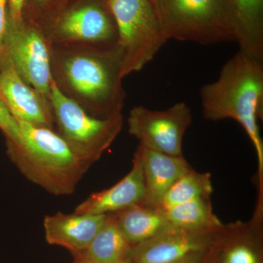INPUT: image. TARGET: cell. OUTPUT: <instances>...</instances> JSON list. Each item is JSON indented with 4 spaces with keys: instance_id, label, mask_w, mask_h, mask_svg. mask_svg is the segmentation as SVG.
Instances as JSON below:
<instances>
[{
    "instance_id": "obj_1",
    "label": "cell",
    "mask_w": 263,
    "mask_h": 263,
    "mask_svg": "<svg viewBox=\"0 0 263 263\" xmlns=\"http://www.w3.org/2000/svg\"><path fill=\"white\" fill-rule=\"evenodd\" d=\"M122 48L58 46L51 43L52 79L57 89L89 115H122Z\"/></svg>"
},
{
    "instance_id": "obj_2",
    "label": "cell",
    "mask_w": 263,
    "mask_h": 263,
    "mask_svg": "<svg viewBox=\"0 0 263 263\" xmlns=\"http://www.w3.org/2000/svg\"><path fill=\"white\" fill-rule=\"evenodd\" d=\"M200 96L204 119H233L252 141L258 162V205H262L263 142L258 120L263 112V62L239 50L223 65L216 81L202 86Z\"/></svg>"
},
{
    "instance_id": "obj_3",
    "label": "cell",
    "mask_w": 263,
    "mask_h": 263,
    "mask_svg": "<svg viewBox=\"0 0 263 263\" xmlns=\"http://www.w3.org/2000/svg\"><path fill=\"white\" fill-rule=\"evenodd\" d=\"M21 141H6L10 160L26 179L56 196L72 195L91 164L54 129L18 122Z\"/></svg>"
},
{
    "instance_id": "obj_4",
    "label": "cell",
    "mask_w": 263,
    "mask_h": 263,
    "mask_svg": "<svg viewBox=\"0 0 263 263\" xmlns=\"http://www.w3.org/2000/svg\"><path fill=\"white\" fill-rule=\"evenodd\" d=\"M167 41L200 45L236 43L230 0H152Z\"/></svg>"
},
{
    "instance_id": "obj_5",
    "label": "cell",
    "mask_w": 263,
    "mask_h": 263,
    "mask_svg": "<svg viewBox=\"0 0 263 263\" xmlns=\"http://www.w3.org/2000/svg\"><path fill=\"white\" fill-rule=\"evenodd\" d=\"M122 48V76L139 72L167 42L152 0H108Z\"/></svg>"
},
{
    "instance_id": "obj_6",
    "label": "cell",
    "mask_w": 263,
    "mask_h": 263,
    "mask_svg": "<svg viewBox=\"0 0 263 263\" xmlns=\"http://www.w3.org/2000/svg\"><path fill=\"white\" fill-rule=\"evenodd\" d=\"M49 101L55 130L91 164L101 158L122 130L123 115L109 119L92 117L62 94L53 81Z\"/></svg>"
},
{
    "instance_id": "obj_7",
    "label": "cell",
    "mask_w": 263,
    "mask_h": 263,
    "mask_svg": "<svg viewBox=\"0 0 263 263\" xmlns=\"http://www.w3.org/2000/svg\"><path fill=\"white\" fill-rule=\"evenodd\" d=\"M46 34L52 44L110 48L118 46L117 23L108 0H72Z\"/></svg>"
},
{
    "instance_id": "obj_8",
    "label": "cell",
    "mask_w": 263,
    "mask_h": 263,
    "mask_svg": "<svg viewBox=\"0 0 263 263\" xmlns=\"http://www.w3.org/2000/svg\"><path fill=\"white\" fill-rule=\"evenodd\" d=\"M0 57L8 59L27 84L49 100L53 79L51 73V42L46 33L22 21H9L4 50Z\"/></svg>"
},
{
    "instance_id": "obj_9",
    "label": "cell",
    "mask_w": 263,
    "mask_h": 263,
    "mask_svg": "<svg viewBox=\"0 0 263 263\" xmlns=\"http://www.w3.org/2000/svg\"><path fill=\"white\" fill-rule=\"evenodd\" d=\"M192 122L191 109L184 102L164 110L138 105L132 109L127 119L129 134L139 145L171 156H183V137Z\"/></svg>"
},
{
    "instance_id": "obj_10",
    "label": "cell",
    "mask_w": 263,
    "mask_h": 263,
    "mask_svg": "<svg viewBox=\"0 0 263 263\" xmlns=\"http://www.w3.org/2000/svg\"><path fill=\"white\" fill-rule=\"evenodd\" d=\"M221 226L210 229H186L173 226L153 238L132 247L129 263H168L191 254L210 250Z\"/></svg>"
},
{
    "instance_id": "obj_11",
    "label": "cell",
    "mask_w": 263,
    "mask_h": 263,
    "mask_svg": "<svg viewBox=\"0 0 263 263\" xmlns=\"http://www.w3.org/2000/svg\"><path fill=\"white\" fill-rule=\"evenodd\" d=\"M0 98L17 122L54 129L49 100L27 84L5 57H0Z\"/></svg>"
},
{
    "instance_id": "obj_12",
    "label": "cell",
    "mask_w": 263,
    "mask_h": 263,
    "mask_svg": "<svg viewBox=\"0 0 263 263\" xmlns=\"http://www.w3.org/2000/svg\"><path fill=\"white\" fill-rule=\"evenodd\" d=\"M146 186L141 155L136 150L133 167L129 173L113 186L92 194L78 205L74 211L79 214H109L143 202Z\"/></svg>"
},
{
    "instance_id": "obj_13",
    "label": "cell",
    "mask_w": 263,
    "mask_h": 263,
    "mask_svg": "<svg viewBox=\"0 0 263 263\" xmlns=\"http://www.w3.org/2000/svg\"><path fill=\"white\" fill-rule=\"evenodd\" d=\"M107 214H65L57 213L43 219L45 237L50 245L70 251L72 255L81 253L102 228Z\"/></svg>"
},
{
    "instance_id": "obj_14",
    "label": "cell",
    "mask_w": 263,
    "mask_h": 263,
    "mask_svg": "<svg viewBox=\"0 0 263 263\" xmlns=\"http://www.w3.org/2000/svg\"><path fill=\"white\" fill-rule=\"evenodd\" d=\"M260 220L223 224L207 263H261L257 234Z\"/></svg>"
},
{
    "instance_id": "obj_15",
    "label": "cell",
    "mask_w": 263,
    "mask_h": 263,
    "mask_svg": "<svg viewBox=\"0 0 263 263\" xmlns=\"http://www.w3.org/2000/svg\"><path fill=\"white\" fill-rule=\"evenodd\" d=\"M146 186L143 203L160 208L162 199L173 183L192 168L183 156H171L138 146Z\"/></svg>"
},
{
    "instance_id": "obj_16",
    "label": "cell",
    "mask_w": 263,
    "mask_h": 263,
    "mask_svg": "<svg viewBox=\"0 0 263 263\" xmlns=\"http://www.w3.org/2000/svg\"><path fill=\"white\" fill-rule=\"evenodd\" d=\"M240 51L263 62V0H230Z\"/></svg>"
},
{
    "instance_id": "obj_17",
    "label": "cell",
    "mask_w": 263,
    "mask_h": 263,
    "mask_svg": "<svg viewBox=\"0 0 263 263\" xmlns=\"http://www.w3.org/2000/svg\"><path fill=\"white\" fill-rule=\"evenodd\" d=\"M111 214L133 246L153 238L171 226L162 209L143 202Z\"/></svg>"
},
{
    "instance_id": "obj_18",
    "label": "cell",
    "mask_w": 263,
    "mask_h": 263,
    "mask_svg": "<svg viewBox=\"0 0 263 263\" xmlns=\"http://www.w3.org/2000/svg\"><path fill=\"white\" fill-rule=\"evenodd\" d=\"M132 247L113 215L109 214L87 248L73 257L88 263H129Z\"/></svg>"
},
{
    "instance_id": "obj_19",
    "label": "cell",
    "mask_w": 263,
    "mask_h": 263,
    "mask_svg": "<svg viewBox=\"0 0 263 263\" xmlns=\"http://www.w3.org/2000/svg\"><path fill=\"white\" fill-rule=\"evenodd\" d=\"M171 226L186 229H210L222 224L214 214L210 197H200L163 211Z\"/></svg>"
},
{
    "instance_id": "obj_20",
    "label": "cell",
    "mask_w": 263,
    "mask_h": 263,
    "mask_svg": "<svg viewBox=\"0 0 263 263\" xmlns=\"http://www.w3.org/2000/svg\"><path fill=\"white\" fill-rule=\"evenodd\" d=\"M213 193L211 175L191 168L180 176L165 193L160 209L167 210L200 197H210Z\"/></svg>"
},
{
    "instance_id": "obj_21",
    "label": "cell",
    "mask_w": 263,
    "mask_h": 263,
    "mask_svg": "<svg viewBox=\"0 0 263 263\" xmlns=\"http://www.w3.org/2000/svg\"><path fill=\"white\" fill-rule=\"evenodd\" d=\"M65 7V0H24L22 21L47 32Z\"/></svg>"
},
{
    "instance_id": "obj_22",
    "label": "cell",
    "mask_w": 263,
    "mask_h": 263,
    "mask_svg": "<svg viewBox=\"0 0 263 263\" xmlns=\"http://www.w3.org/2000/svg\"><path fill=\"white\" fill-rule=\"evenodd\" d=\"M0 130L3 132L6 141L19 143L21 129L18 122L10 113L6 105L0 98Z\"/></svg>"
},
{
    "instance_id": "obj_23",
    "label": "cell",
    "mask_w": 263,
    "mask_h": 263,
    "mask_svg": "<svg viewBox=\"0 0 263 263\" xmlns=\"http://www.w3.org/2000/svg\"><path fill=\"white\" fill-rule=\"evenodd\" d=\"M10 13L8 0H0V57L4 50L5 40L9 27Z\"/></svg>"
},
{
    "instance_id": "obj_24",
    "label": "cell",
    "mask_w": 263,
    "mask_h": 263,
    "mask_svg": "<svg viewBox=\"0 0 263 263\" xmlns=\"http://www.w3.org/2000/svg\"><path fill=\"white\" fill-rule=\"evenodd\" d=\"M24 0H8L10 21L12 24H19L22 22V9Z\"/></svg>"
},
{
    "instance_id": "obj_25",
    "label": "cell",
    "mask_w": 263,
    "mask_h": 263,
    "mask_svg": "<svg viewBox=\"0 0 263 263\" xmlns=\"http://www.w3.org/2000/svg\"><path fill=\"white\" fill-rule=\"evenodd\" d=\"M209 251L207 252H198L189 255L179 260L174 261L168 263H207L208 254Z\"/></svg>"
},
{
    "instance_id": "obj_26",
    "label": "cell",
    "mask_w": 263,
    "mask_h": 263,
    "mask_svg": "<svg viewBox=\"0 0 263 263\" xmlns=\"http://www.w3.org/2000/svg\"><path fill=\"white\" fill-rule=\"evenodd\" d=\"M72 263H88L86 262H85V261L82 260V259H79V258H74L73 262Z\"/></svg>"
},
{
    "instance_id": "obj_27",
    "label": "cell",
    "mask_w": 263,
    "mask_h": 263,
    "mask_svg": "<svg viewBox=\"0 0 263 263\" xmlns=\"http://www.w3.org/2000/svg\"><path fill=\"white\" fill-rule=\"evenodd\" d=\"M71 1H72V0H65V7L69 3H70ZM65 7H64V8H65Z\"/></svg>"
}]
</instances>
